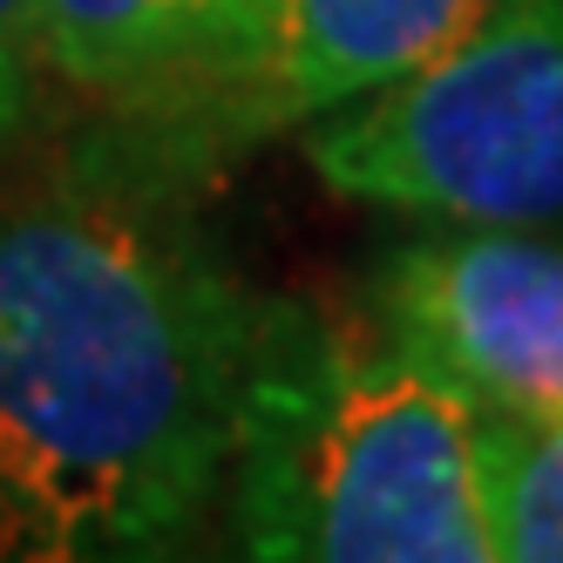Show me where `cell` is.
<instances>
[{"label":"cell","instance_id":"obj_1","mask_svg":"<svg viewBox=\"0 0 563 563\" xmlns=\"http://www.w3.org/2000/svg\"><path fill=\"white\" fill-rule=\"evenodd\" d=\"M130 115L0 184V563H143L224 496L265 292Z\"/></svg>","mask_w":563,"mask_h":563},{"label":"cell","instance_id":"obj_2","mask_svg":"<svg viewBox=\"0 0 563 563\" xmlns=\"http://www.w3.org/2000/svg\"><path fill=\"white\" fill-rule=\"evenodd\" d=\"M218 503L265 563H496L482 408L374 306L265 299Z\"/></svg>","mask_w":563,"mask_h":563},{"label":"cell","instance_id":"obj_3","mask_svg":"<svg viewBox=\"0 0 563 563\" xmlns=\"http://www.w3.org/2000/svg\"><path fill=\"white\" fill-rule=\"evenodd\" d=\"M312 177L421 224H563V0H489L434 62L306 123Z\"/></svg>","mask_w":563,"mask_h":563},{"label":"cell","instance_id":"obj_4","mask_svg":"<svg viewBox=\"0 0 563 563\" xmlns=\"http://www.w3.org/2000/svg\"><path fill=\"white\" fill-rule=\"evenodd\" d=\"M367 306L482 415H563V238L543 224H428L380 258Z\"/></svg>","mask_w":563,"mask_h":563},{"label":"cell","instance_id":"obj_5","mask_svg":"<svg viewBox=\"0 0 563 563\" xmlns=\"http://www.w3.org/2000/svg\"><path fill=\"white\" fill-rule=\"evenodd\" d=\"M265 0H42L48 82L218 156L211 123L258 42Z\"/></svg>","mask_w":563,"mask_h":563},{"label":"cell","instance_id":"obj_6","mask_svg":"<svg viewBox=\"0 0 563 563\" xmlns=\"http://www.w3.org/2000/svg\"><path fill=\"white\" fill-rule=\"evenodd\" d=\"M482 8L489 0H265L252 62L211 123L218 156L400 82Z\"/></svg>","mask_w":563,"mask_h":563},{"label":"cell","instance_id":"obj_7","mask_svg":"<svg viewBox=\"0 0 563 563\" xmlns=\"http://www.w3.org/2000/svg\"><path fill=\"white\" fill-rule=\"evenodd\" d=\"M496 563H563V415H482Z\"/></svg>","mask_w":563,"mask_h":563},{"label":"cell","instance_id":"obj_8","mask_svg":"<svg viewBox=\"0 0 563 563\" xmlns=\"http://www.w3.org/2000/svg\"><path fill=\"white\" fill-rule=\"evenodd\" d=\"M48 82L42 0H0V156L34 130V102Z\"/></svg>","mask_w":563,"mask_h":563}]
</instances>
